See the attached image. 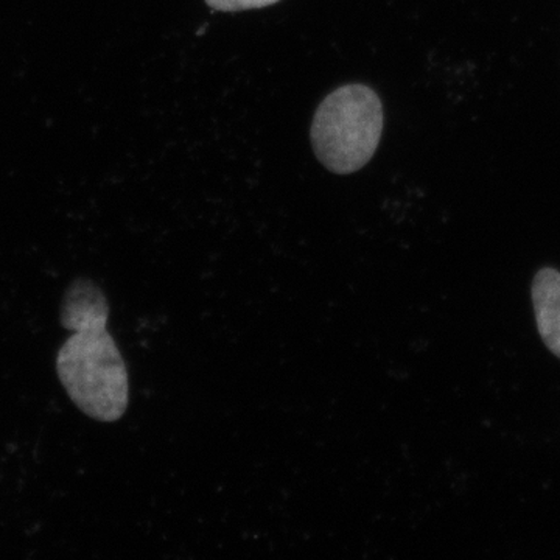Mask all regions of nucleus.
<instances>
[{"instance_id": "1", "label": "nucleus", "mask_w": 560, "mask_h": 560, "mask_svg": "<svg viewBox=\"0 0 560 560\" xmlns=\"http://www.w3.org/2000/svg\"><path fill=\"white\" fill-rule=\"evenodd\" d=\"M62 329L72 335L61 346L57 372L70 400L84 415L116 422L130 401L127 364L108 331L109 304L94 280L75 279L61 302Z\"/></svg>"}, {"instance_id": "2", "label": "nucleus", "mask_w": 560, "mask_h": 560, "mask_svg": "<svg viewBox=\"0 0 560 560\" xmlns=\"http://www.w3.org/2000/svg\"><path fill=\"white\" fill-rule=\"evenodd\" d=\"M383 106L371 88L349 84L320 103L312 124V143L324 167L338 175L363 168L381 143Z\"/></svg>"}, {"instance_id": "3", "label": "nucleus", "mask_w": 560, "mask_h": 560, "mask_svg": "<svg viewBox=\"0 0 560 560\" xmlns=\"http://www.w3.org/2000/svg\"><path fill=\"white\" fill-rule=\"evenodd\" d=\"M530 293L540 338L560 359V272L555 268L537 272Z\"/></svg>"}, {"instance_id": "4", "label": "nucleus", "mask_w": 560, "mask_h": 560, "mask_svg": "<svg viewBox=\"0 0 560 560\" xmlns=\"http://www.w3.org/2000/svg\"><path fill=\"white\" fill-rule=\"evenodd\" d=\"M279 0H206L212 10L217 11H243L265 9L275 5Z\"/></svg>"}]
</instances>
